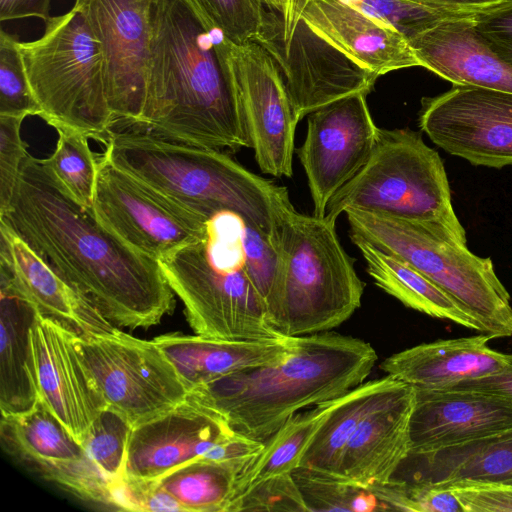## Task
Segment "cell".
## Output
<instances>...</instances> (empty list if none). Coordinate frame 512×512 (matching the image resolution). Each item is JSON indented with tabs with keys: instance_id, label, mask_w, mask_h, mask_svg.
I'll list each match as a JSON object with an SVG mask.
<instances>
[{
	"instance_id": "1",
	"label": "cell",
	"mask_w": 512,
	"mask_h": 512,
	"mask_svg": "<svg viewBox=\"0 0 512 512\" xmlns=\"http://www.w3.org/2000/svg\"><path fill=\"white\" fill-rule=\"evenodd\" d=\"M0 220L114 326L146 329L173 312L174 292L159 262L105 228L42 159L27 154Z\"/></svg>"
},
{
	"instance_id": "2",
	"label": "cell",
	"mask_w": 512,
	"mask_h": 512,
	"mask_svg": "<svg viewBox=\"0 0 512 512\" xmlns=\"http://www.w3.org/2000/svg\"><path fill=\"white\" fill-rule=\"evenodd\" d=\"M151 26L146 102L132 127L199 147L250 148L218 50L221 32L192 0L154 1Z\"/></svg>"
},
{
	"instance_id": "3",
	"label": "cell",
	"mask_w": 512,
	"mask_h": 512,
	"mask_svg": "<svg viewBox=\"0 0 512 512\" xmlns=\"http://www.w3.org/2000/svg\"><path fill=\"white\" fill-rule=\"evenodd\" d=\"M277 237L243 216L219 211L205 237L159 261L195 334L226 340L282 337L267 319L277 267Z\"/></svg>"
},
{
	"instance_id": "4",
	"label": "cell",
	"mask_w": 512,
	"mask_h": 512,
	"mask_svg": "<svg viewBox=\"0 0 512 512\" xmlns=\"http://www.w3.org/2000/svg\"><path fill=\"white\" fill-rule=\"evenodd\" d=\"M377 359L360 338L331 331L291 336L276 362L198 386L187 398L220 415L235 432L265 442L297 412L364 383Z\"/></svg>"
},
{
	"instance_id": "5",
	"label": "cell",
	"mask_w": 512,
	"mask_h": 512,
	"mask_svg": "<svg viewBox=\"0 0 512 512\" xmlns=\"http://www.w3.org/2000/svg\"><path fill=\"white\" fill-rule=\"evenodd\" d=\"M105 145L102 155L112 164L203 216L234 212L277 237L295 209L285 186L251 172L222 150L137 127L113 130Z\"/></svg>"
},
{
	"instance_id": "6",
	"label": "cell",
	"mask_w": 512,
	"mask_h": 512,
	"mask_svg": "<svg viewBox=\"0 0 512 512\" xmlns=\"http://www.w3.org/2000/svg\"><path fill=\"white\" fill-rule=\"evenodd\" d=\"M335 223L294 209L280 226L266 311L270 326L282 336L331 331L361 306L365 283Z\"/></svg>"
},
{
	"instance_id": "7",
	"label": "cell",
	"mask_w": 512,
	"mask_h": 512,
	"mask_svg": "<svg viewBox=\"0 0 512 512\" xmlns=\"http://www.w3.org/2000/svg\"><path fill=\"white\" fill-rule=\"evenodd\" d=\"M347 209L424 222L466 245L442 159L409 128H379L368 160L332 196L325 217L336 222Z\"/></svg>"
},
{
	"instance_id": "8",
	"label": "cell",
	"mask_w": 512,
	"mask_h": 512,
	"mask_svg": "<svg viewBox=\"0 0 512 512\" xmlns=\"http://www.w3.org/2000/svg\"><path fill=\"white\" fill-rule=\"evenodd\" d=\"M40 117L53 128L77 130L105 143L114 128L100 42L74 7L45 21L42 36L21 42Z\"/></svg>"
},
{
	"instance_id": "9",
	"label": "cell",
	"mask_w": 512,
	"mask_h": 512,
	"mask_svg": "<svg viewBox=\"0 0 512 512\" xmlns=\"http://www.w3.org/2000/svg\"><path fill=\"white\" fill-rule=\"evenodd\" d=\"M351 234L395 255L432 280L479 321L492 339L512 336L510 295L490 258H482L442 230L415 220L347 209Z\"/></svg>"
},
{
	"instance_id": "10",
	"label": "cell",
	"mask_w": 512,
	"mask_h": 512,
	"mask_svg": "<svg viewBox=\"0 0 512 512\" xmlns=\"http://www.w3.org/2000/svg\"><path fill=\"white\" fill-rule=\"evenodd\" d=\"M83 360L106 402L132 427L183 402L189 390L154 340L113 332L78 336Z\"/></svg>"
},
{
	"instance_id": "11",
	"label": "cell",
	"mask_w": 512,
	"mask_h": 512,
	"mask_svg": "<svg viewBox=\"0 0 512 512\" xmlns=\"http://www.w3.org/2000/svg\"><path fill=\"white\" fill-rule=\"evenodd\" d=\"M90 209L110 232L158 262L202 240L209 218L167 198L103 155Z\"/></svg>"
},
{
	"instance_id": "12",
	"label": "cell",
	"mask_w": 512,
	"mask_h": 512,
	"mask_svg": "<svg viewBox=\"0 0 512 512\" xmlns=\"http://www.w3.org/2000/svg\"><path fill=\"white\" fill-rule=\"evenodd\" d=\"M217 45L259 168L273 177H292L299 120L276 63L255 41L238 45L220 33Z\"/></svg>"
},
{
	"instance_id": "13",
	"label": "cell",
	"mask_w": 512,
	"mask_h": 512,
	"mask_svg": "<svg viewBox=\"0 0 512 512\" xmlns=\"http://www.w3.org/2000/svg\"><path fill=\"white\" fill-rule=\"evenodd\" d=\"M255 42L276 63L299 121L343 97L368 94L378 77L316 32L303 17L284 39L282 15L266 10Z\"/></svg>"
},
{
	"instance_id": "14",
	"label": "cell",
	"mask_w": 512,
	"mask_h": 512,
	"mask_svg": "<svg viewBox=\"0 0 512 512\" xmlns=\"http://www.w3.org/2000/svg\"><path fill=\"white\" fill-rule=\"evenodd\" d=\"M150 0H75L100 42L114 128L136 126L143 115L150 63Z\"/></svg>"
},
{
	"instance_id": "15",
	"label": "cell",
	"mask_w": 512,
	"mask_h": 512,
	"mask_svg": "<svg viewBox=\"0 0 512 512\" xmlns=\"http://www.w3.org/2000/svg\"><path fill=\"white\" fill-rule=\"evenodd\" d=\"M419 127L437 146L474 165L512 166V93L453 84L422 99Z\"/></svg>"
},
{
	"instance_id": "16",
	"label": "cell",
	"mask_w": 512,
	"mask_h": 512,
	"mask_svg": "<svg viewBox=\"0 0 512 512\" xmlns=\"http://www.w3.org/2000/svg\"><path fill=\"white\" fill-rule=\"evenodd\" d=\"M366 96L355 93L308 115L306 136L297 154L316 217H325L332 196L359 172L372 152L379 128Z\"/></svg>"
},
{
	"instance_id": "17",
	"label": "cell",
	"mask_w": 512,
	"mask_h": 512,
	"mask_svg": "<svg viewBox=\"0 0 512 512\" xmlns=\"http://www.w3.org/2000/svg\"><path fill=\"white\" fill-rule=\"evenodd\" d=\"M30 346L39 400L81 444L107 405L83 360L78 335L38 312Z\"/></svg>"
},
{
	"instance_id": "18",
	"label": "cell",
	"mask_w": 512,
	"mask_h": 512,
	"mask_svg": "<svg viewBox=\"0 0 512 512\" xmlns=\"http://www.w3.org/2000/svg\"><path fill=\"white\" fill-rule=\"evenodd\" d=\"M234 430L217 413L186 398L131 430L123 476L158 480L198 459Z\"/></svg>"
},
{
	"instance_id": "19",
	"label": "cell",
	"mask_w": 512,
	"mask_h": 512,
	"mask_svg": "<svg viewBox=\"0 0 512 512\" xmlns=\"http://www.w3.org/2000/svg\"><path fill=\"white\" fill-rule=\"evenodd\" d=\"M415 390L409 455L512 430V401L503 396L476 390Z\"/></svg>"
},
{
	"instance_id": "20",
	"label": "cell",
	"mask_w": 512,
	"mask_h": 512,
	"mask_svg": "<svg viewBox=\"0 0 512 512\" xmlns=\"http://www.w3.org/2000/svg\"><path fill=\"white\" fill-rule=\"evenodd\" d=\"M0 268L41 315L78 336L110 333L117 328L2 220Z\"/></svg>"
},
{
	"instance_id": "21",
	"label": "cell",
	"mask_w": 512,
	"mask_h": 512,
	"mask_svg": "<svg viewBox=\"0 0 512 512\" xmlns=\"http://www.w3.org/2000/svg\"><path fill=\"white\" fill-rule=\"evenodd\" d=\"M415 397V388L405 384L361 421L344 449L338 476L363 488L394 478L410 454Z\"/></svg>"
},
{
	"instance_id": "22",
	"label": "cell",
	"mask_w": 512,
	"mask_h": 512,
	"mask_svg": "<svg viewBox=\"0 0 512 512\" xmlns=\"http://www.w3.org/2000/svg\"><path fill=\"white\" fill-rule=\"evenodd\" d=\"M302 17L316 32L377 76L420 66L401 33L342 0H312Z\"/></svg>"
},
{
	"instance_id": "23",
	"label": "cell",
	"mask_w": 512,
	"mask_h": 512,
	"mask_svg": "<svg viewBox=\"0 0 512 512\" xmlns=\"http://www.w3.org/2000/svg\"><path fill=\"white\" fill-rule=\"evenodd\" d=\"M491 339L481 333L422 343L387 357L380 368L386 375L416 389H449L503 369L507 354L490 348Z\"/></svg>"
},
{
	"instance_id": "24",
	"label": "cell",
	"mask_w": 512,
	"mask_h": 512,
	"mask_svg": "<svg viewBox=\"0 0 512 512\" xmlns=\"http://www.w3.org/2000/svg\"><path fill=\"white\" fill-rule=\"evenodd\" d=\"M470 18L443 21L409 40L420 66L453 84L512 93V65L483 44Z\"/></svg>"
},
{
	"instance_id": "25",
	"label": "cell",
	"mask_w": 512,
	"mask_h": 512,
	"mask_svg": "<svg viewBox=\"0 0 512 512\" xmlns=\"http://www.w3.org/2000/svg\"><path fill=\"white\" fill-rule=\"evenodd\" d=\"M290 339L226 340L174 332L153 340L190 392L231 373L276 362L287 352Z\"/></svg>"
},
{
	"instance_id": "26",
	"label": "cell",
	"mask_w": 512,
	"mask_h": 512,
	"mask_svg": "<svg viewBox=\"0 0 512 512\" xmlns=\"http://www.w3.org/2000/svg\"><path fill=\"white\" fill-rule=\"evenodd\" d=\"M37 313L36 307L1 271V414L26 411L39 400L30 346V329Z\"/></svg>"
},
{
	"instance_id": "27",
	"label": "cell",
	"mask_w": 512,
	"mask_h": 512,
	"mask_svg": "<svg viewBox=\"0 0 512 512\" xmlns=\"http://www.w3.org/2000/svg\"><path fill=\"white\" fill-rule=\"evenodd\" d=\"M349 235L365 260L367 273L379 288L406 307L485 334L479 321L411 264L359 235Z\"/></svg>"
},
{
	"instance_id": "28",
	"label": "cell",
	"mask_w": 512,
	"mask_h": 512,
	"mask_svg": "<svg viewBox=\"0 0 512 512\" xmlns=\"http://www.w3.org/2000/svg\"><path fill=\"white\" fill-rule=\"evenodd\" d=\"M417 460L411 480L447 487L456 483L512 485V430L445 449L409 455Z\"/></svg>"
},
{
	"instance_id": "29",
	"label": "cell",
	"mask_w": 512,
	"mask_h": 512,
	"mask_svg": "<svg viewBox=\"0 0 512 512\" xmlns=\"http://www.w3.org/2000/svg\"><path fill=\"white\" fill-rule=\"evenodd\" d=\"M404 385L386 375L365 381L346 393L308 447L299 467L338 476L344 449L361 421Z\"/></svg>"
},
{
	"instance_id": "30",
	"label": "cell",
	"mask_w": 512,
	"mask_h": 512,
	"mask_svg": "<svg viewBox=\"0 0 512 512\" xmlns=\"http://www.w3.org/2000/svg\"><path fill=\"white\" fill-rule=\"evenodd\" d=\"M344 396L345 394L297 412L263 442L261 451L239 473L229 505L263 480L292 474L300 466L308 447L342 403Z\"/></svg>"
},
{
	"instance_id": "31",
	"label": "cell",
	"mask_w": 512,
	"mask_h": 512,
	"mask_svg": "<svg viewBox=\"0 0 512 512\" xmlns=\"http://www.w3.org/2000/svg\"><path fill=\"white\" fill-rule=\"evenodd\" d=\"M4 449L33 469L85 456L83 446L38 400L26 411L1 414Z\"/></svg>"
},
{
	"instance_id": "32",
	"label": "cell",
	"mask_w": 512,
	"mask_h": 512,
	"mask_svg": "<svg viewBox=\"0 0 512 512\" xmlns=\"http://www.w3.org/2000/svg\"><path fill=\"white\" fill-rule=\"evenodd\" d=\"M244 465L198 459L157 480L185 512H226Z\"/></svg>"
},
{
	"instance_id": "33",
	"label": "cell",
	"mask_w": 512,
	"mask_h": 512,
	"mask_svg": "<svg viewBox=\"0 0 512 512\" xmlns=\"http://www.w3.org/2000/svg\"><path fill=\"white\" fill-rule=\"evenodd\" d=\"M57 145L50 157L42 159L55 180L79 204L91 208L98 174V158L83 133L59 127Z\"/></svg>"
},
{
	"instance_id": "34",
	"label": "cell",
	"mask_w": 512,
	"mask_h": 512,
	"mask_svg": "<svg viewBox=\"0 0 512 512\" xmlns=\"http://www.w3.org/2000/svg\"><path fill=\"white\" fill-rule=\"evenodd\" d=\"M308 511L385 510L369 488L336 475L298 467L292 473Z\"/></svg>"
},
{
	"instance_id": "35",
	"label": "cell",
	"mask_w": 512,
	"mask_h": 512,
	"mask_svg": "<svg viewBox=\"0 0 512 512\" xmlns=\"http://www.w3.org/2000/svg\"><path fill=\"white\" fill-rule=\"evenodd\" d=\"M132 425L106 408L93 421L81 445L85 455L108 479L122 476Z\"/></svg>"
},
{
	"instance_id": "36",
	"label": "cell",
	"mask_w": 512,
	"mask_h": 512,
	"mask_svg": "<svg viewBox=\"0 0 512 512\" xmlns=\"http://www.w3.org/2000/svg\"><path fill=\"white\" fill-rule=\"evenodd\" d=\"M15 34L0 30V115L24 117L41 110L31 90Z\"/></svg>"
},
{
	"instance_id": "37",
	"label": "cell",
	"mask_w": 512,
	"mask_h": 512,
	"mask_svg": "<svg viewBox=\"0 0 512 512\" xmlns=\"http://www.w3.org/2000/svg\"><path fill=\"white\" fill-rule=\"evenodd\" d=\"M401 33L408 41L443 21L474 15L429 8L409 0H342Z\"/></svg>"
},
{
	"instance_id": "38",
	"label": "cell",
	"mask_w": 512,
	"mask_h": 512,
	"mask_svg": "<svg viewBox=\"0 0 512 512\" xmlns=\"http://www.w3.org/2000/svg\"><path fill=\"white\" fill-rule=\"evenodd\" d=\"M211 24L234 44L255 41L266 10L263 0H192Z\"/></svg>"
},
{
	"instance_id": "39",
	"label": "cell",
	"mask_w": 512,
	"mask_h": 512,
	"mask_svg": "<svg viewBox=\"0 0 512 512\" xmlns=\"http://www.w3.org/2000/svg\"><path fill=\"white\" fill-rule=\"evenodd\" d=\"M238 511H308V507L293 475L285 474L255 484L227 508Z\"/></svg>"
},
{
	"instance_id": "40",
	"label": "cell",
	"mask_w": 512,
	"mask_h": 512,
	"mask_svg": "<svg viewBox=\"0 0 512 512\" xmlns=\"http://www.w3.org/2000/svg\"><path fill=\"white\" fill-rule=\"evenodd\" d=\"M112 508L125 511L176 512L180 504L157 480L120 476L111 486Z\"/></svg>"
},
{
	"instance_id": "41",
	"label": "cell",
	"mask_w": 512,
	"mask_h": 512,
	"mask_svg": "<svg viewBox=\"0 0 512 512\" xmlns=\"http://www.w3.org/2000/svg\"><path fill=\"white\" fill-rule=\"evenodd\" d=\"M24 119L0 115V215L10 203L21 165L28 154L20 132Z\"/></svg>"
},
{
	"instance_id": "42",
	"label": "cell",
	"mask_w": 512,
	"mask_h": 512,
	"mask_svg": "<svg viewBox=\"0 0 512 512\" xmlns=\"http://www.w3.org/2000/svg\"><path fill=\"white\" fill-rule=\"evenodd\" d=\"M475 33L497 57L512 65V1L470 18Z\"/></svg>"
},
{
	"instance_id": "43",
	"label": "cell",
	"mask_w": 512,
	"mask_h": 512,
	"mask_svg": "<svg viewBox=\"0 0 512 512\" xmlns=\"http://www.w3.org/2000/svg\"><path fill=\"white\" fill-rule=\"evenodd\" d=\"M449 488L464 512H512V485L502 483H456Z\"/></svg>"
},
{
	"instance_id": "44",
	"label": "cell",
	"mask_w": 512,
	"mask_h": 512,
	"mask_svg": "<svg viewBox=\"0 0 512 512\" xmlns=\"http://www.w3.org/2000/svg\"><path fill=\"white\" fill-rule=\"evenodd\" d=\"M449 389L489 392L512 401V354H507L506 364L501 371L483 378L462 382Z\"/></svg>"
},
{
	"instance_id": "45",
	"label": "cell",
	"mask_w": 512,
	"mask_h": 512,
	"mask_svg": "<svg viewBox=\"0 0 512 512\" xmlns=\"http://www.w3.org/2000/svg\"><path fill=\"white\" fill-rule=\"evenodd\" d=\"M51 0H0V20L36 17L44 22L50 16Z\"/></svg>"
},
{
	"instance_id": "46",
	"label": "cell",
	"mask_w": 512,
	"mask_h": 512,
	"mask_svg": "<svg viewBox=\"0 0 512 512\" xmlns=\"http://www.w3.org/2000/svg\"><path fill=\"white\" fill-rule=\"evenodd\" d=\"M420 5L443 11L459 13L463 15H475L476 13L493 9L512 0H409Z\"/></svg>"
},
{
	"instance_id": "47",
	"label": "cell",
	"mask_w": 512,
	"mask_h": 512,
	"mask_svg": "<svg viewBox=\"0 0 512 512\" xmlns=\"http://www.w3.org/2000/svg\"><path fill=\"white\" fill-rule=\"evenodd\" d=\"M312 0H286V5L282 15L283 19V37L287 39L294 31L297 23L302 18L306 6Z\"/></svg>"
},
{
	"instance_id": "48",
	"label": "cell",
	"mask_w": 512,
	"mask_h": 512,
	"mask_svg": "<svg viewBox=\"0 0 512 512\" xmlns=\"http://www.w3.org/2000/svg\"><path fill=\"white\" fill-rule=\"evenodd\" d=\"M263 2L268 5L269 8L279 12L280 14L283 13L286 0H263Z\"/></svg>"
},
{
	"instance_id": "49",
	"label": "cell",
	"mask_w": 512,
	"mask_h": 512,
	"mask_svg": "<svg viewBox=\"0 0 512 512\" xmlns=\"http://www.w3.org/2000/svg\"><path fill=\"white\" fill-rule=\"evenodd\" d=\"M150 1L154 2V1H156V0H150Z\"/></svg>"
}]
</instances>
